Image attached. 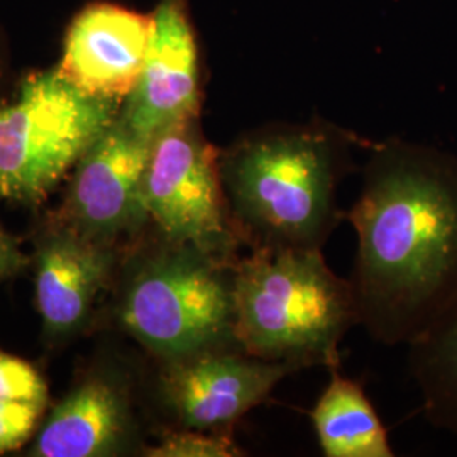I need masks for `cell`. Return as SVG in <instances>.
<instances>
[{
	"label": "cell",
	"mask_w": 457,
	"mask_h": 457,
	"mask_svg": "<svg viewBox=\"0 0 457 457\" xmlns=\"http://www.w3.org/2000/svg\"><path fill=\"white\" fill-rule=\"evenodd\" d=\"M358 326L376 343L415 341L457 298V160L390 145L366 164L347 213Z\"/></svg>",
	"instance_id": "6da1fadb"
},
{
	"label": "cell",
	"mask_w": 457,
	"mask_h": 457,
	"mask_svg": "<svg viewBox=\"0 0 457 457\" xmlns=\"http://www.w3.org/2000/svg\"><path fill=\"white\" fill-rule=\"evenodd\" d=\"M343 151L317 128L256 132L219 154L228 215L247 249H322L341 222Z\"/></svg>",
	"instance_id": "7a4b0ae2"
},
{
	"label": "cell",
	"mask_w": 457,
	"mask_h": 457,
	"mask_svg": "<svg viewBox=\"0 0 457 457\" xmlns=\"http://www.w3.org/2000/svg\"><path fill=\"white\" fill-rule=\"evenodd\" d=\"M234 336L249 356L339 370V345L358 326L349 279L322 249H249L232 266Z\"/></svg>",
	"instance_id": "3957f363"
},
{
	"label": "cell",
	"mask_w": 457,
	"mask_h": 457,
	"mask_svg": "<svg viewBox=\"0 0 457 457\" xmlns=\"http://www.w3.org/2000/svg\"><path fill=\"white\" fill-rule=\"evenodd\" d=\"M166 249L134 271L120 322L137 343L171 362L239 347L234 336V262L164 239Z\"/></svg>",
	"instance_id": "277c9868"
},
{
	"label": "cell",
	"mask_w": 457,
	"mask_h": 457,
	"mask_svg": "<svg viewBox=\"0 0 457 457\" xmlns=\"http://www.w3.org/2000/svg\"><path fill=\"white\" fill-rule=\"evenodd\" d=\"M122 102L88 96L56 68L24 79L0 104V196L36 204L119 117Z\"/></svg>",
	"instance_id": "5b68a950"
},
{
	"label": "cell",
	"mask_w": 457,
	"mask_h": 457,
	"mask_svg": "<svg viewBox=\"0 0 457 457\" xmlns=\"http://www.w3.org/2000/svg\"><path fill=\"white\" fill-rule=\"evenodd\" d=\"M219 154L198 119L162 132L151 143L143 198L163 239L234 262L243 245L228 215Z\"/></svg>",
	"instance_id": "8992f818"
},
{
	"label": "cell",
	"mask_w": 457,
	"mask_h": 457,
	"mask_svg": "<svg viewBox=\"0 0 457 457\" xmlns=\"http://www.w3.org/2000/svg\"><path fill=\"white\" fill-rule=\"evenodd\" d=\"M295 371L298 370L288 362L260 360L241 347L204 351L168 362L164 400L180 428L232 432Z\"/></svg>",
	"instance_id": "52a82bcc"
},
{
	"label": "cell",
	"mask_w": 457,
	"mask_h": 457,
	"mask_svg": "<svg viewBox=\"0 0 457 457\" xmlns=\"http://www.w3.org/2000/svg\"><path fill=\"white\" fill-rule=\"evenodd\" d=\"M200 66L195 34L185 0H160L145 65L119 120L153 143L162 132L198 119Z\"/></svg>",
	"instance_id": "ba28073f"
},
{
	"label": "cell",
	"mask_w": 457,
	"mask_h": 457,
	"mask_svg": "<svg viewBox=\"0 0 457 457\" xmlns=\"http://www.w3.org/2000/svg\"><path fill=\"white\" fill-rule=\"evenodd\" d=\"M153 33V14L94 2L66 29L56 71L85 94L124 102L139 80Z\"/></svg>",
	"instance_id": "9c48e42d"
},
{
	"label": "cell",
	"mask_w": 457,
	"mask_h": 457,
	"mask_svg": "<svg viewBox=\"0 0 457 457\" xmlns=\"http://www.w3.org/2000/svg\"><path fill=\"white\" fill-rule=\"evenodd\" d=\"M151 143L117 117L79 164L68 211L85 237H111L147 220L143 183Z\"/></svg>",
	"instance_id": "30bf717a"
},
{
	"label": "cell",
	"mask_w": 457,
	"mask_h": 457,
	"mask_svg": "<svg viewBox=\"0 0 457 457\" xmlns=\"http://www.w3.org/2000/svg\"><path fill=\"white\" fill-rule=\"evenodd\" d=\"M109 254L85 236H60L37 258L36 303L51 334H66L85 319L109 275Z\"/></svg>",
	"instance_id": "8fae6325"
},
{
	"label": "cell",
	"mask_w": 457,
	"mask_h": 457,
	"mask_svg": "<svg viewBox=\"0 0 457 457\" xmlns=\"http://www.w3.org/2000/svg\"><path fill=\"white\" fill-rule=\"evenodd\" d=\"M128 413L122 398L104 381H90L54 410L37 436L34 456L92 457L107 454L122 439Z\"/></svg>",
	"instance_id": "7c38bea8"
},
{
	"label": "cell",
	"mask_w": 457,
	"mask_h": 457,
	"mask_svg": "<svg viewBox=\"0 0 457 457\" xmlns=\"http://www.w3.org/2000/svg\"><path fill=\"white\" fill-rule=\"evenodd\" d=\"M312 422L327 457H393L386 428L358 381L330 371L312 409Z\"/></svg>",
	"instance_id": "4fadbf2b"
},
{
	"label": "cell",
	"mask_w": 457,
	"mask_h": 457,
	"mask_svg": "<svg viewBox=\"0 0 457 457\" xmlns=\"http://www.w3.org/2000/svg\"><path fill=\"white\" fill-rule=\"evenodd\" d=\"M409 370L428 424L457 432V298L409 344Z\"/></svg>",
	"instance_id": "5bb4252c"
},
{
	"label": "cell",
	"mask_w": 457,
	"mask_h": 457,
	"mask_svg": "<svg viewBox=\"0 0 457 457\" xmlns=\"http://www.w3.org/2000/svg\"><path fill=\"white\" fill-rule=\"evenodd\" d=\"M149 457H239L245 451L232 439V432L179 428L166 432L162 441L146 449Z\"/></svg>",
	"instance_id": "9a60e30c"
},
{
	"label": "cell",
	"mask_w": 457,
	"mask_h": 457,
	"mask_svg": "<svg viewBox=\"0 0 457 457\" xmlns=\"http://www.w3.org/2000/svg\"><path fill=\"white\" fill-rule=\"evenodd\" d=\"M0 398L46 403V383L33 366L0 351Z\"/></svg>",
	"instance_id": "2e32d148"
},
{
	"label": "cell",
	"mask_w": 457,
	"mask_h": 457,
	"mask_svg": "<svg viewBox=\"0 0 457 457\" xmlns=\"http://www.w3.org/2000/svg\"><path fill=\"white\" fill-rule=\"evenodd\" d=\"M43 407L41 403L0 398V454L14 451L33 436Z\"/></svg>",
	"instance_id": "e0dca14e"
},
{
	"label": "cell",
	"mask_w": 457,
	"mask_h": 457,
	"mask_svg": "<svg viewBox=\"0 0 457 457\" xmlns=\"http://www.w3.org/2000/svg\"><path fill=\"white\" fill-rule=\"evenodd\" d=\"M28 262L16 239L0 222V279L12 277Z\"/></svg>",
	"instance_id": "ac0fdd59"
},
{
	"label": "cell",
	"mask_w": 457,
	"mask_h": 457,
	"mask_svg": "<svg viewBox=\"0 0 457 457\" xmlns=\"http://www.w3.org/2000/svg\"><path fill=\"white\" fill-rule=\"evenodd\" d=\"M4 75V53H2V43H0V80Z\"/></svg>",
	"instance_id": "d6986e66"
}]
</instances>
